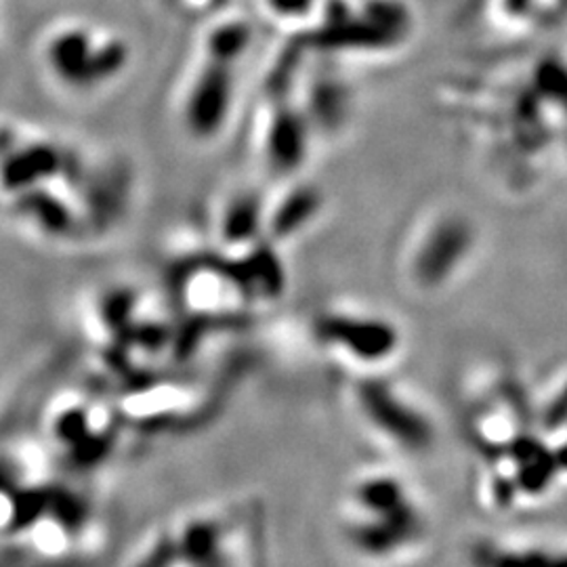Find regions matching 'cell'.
Listing matches in <instances>:
<instances>
[{
  "label": "cell",
  "mask_w": 567,
  "mask_h": 567,
  "mask_svg": "<svg viewBox=\"0 0 567 567\" xmlns=\"http://www.w3.org/2000/svg\"><path fill=\"white\" fill-rule=\"evenodd\" d=\"M337 527L344 548L365 566H391L423 547L425 505L402 475L370 468L344 487Z\"/></svg>",
  "instance_id": "obj_1"
},
{
  "label": "cell",
  "mask_w": 567,
  "mask_h": 567,
  "mask_svg": "<svg viewBox=\"0 0 567 567\" xmlns=\"http://www.w3.org/2000/svg\"><path fill=\"white\" fill-rule=\"evenodd\" d=\"M264 511L248 503L196 508L156 527L126 567H261Z\"/></svg>",
  "instance_id": "obj_2"
},
{
  "label": "cell",
  "mask_w": 567,
  "mask_h": 567,
  "mask_svg": "<svg viewBox=\"0 0 567 567\" xmlns=\"http://www.w3.org/2000/svg\"><path fill=\"white\" fill-rule=\"evenodd\" d=\"M311 337L326 358L349 374L385 372L404 349V334L391 318L341 305L313 318Z\"/></svg>",
  "instance_id": "obj_3"
},
{
  "label": "cell",
  "mask_w": 567,
  "mask_h": 567,
  "mask_svg": "<svg viewBox=\"0 0 567 567\" xmlns=\"http://www.w3.org/2000/svg\"><path fill=\"white\" fill-rule=\"evenodd\" d=\"M347 404L370 437L398 454H423L433 444L435 429L425 410L385 372L351 374Z\"/></svg>",
  "instance_id": "obj_4"
}]
</instances>
